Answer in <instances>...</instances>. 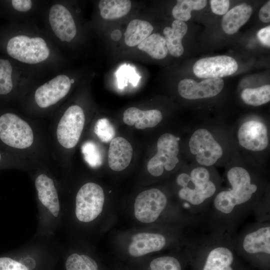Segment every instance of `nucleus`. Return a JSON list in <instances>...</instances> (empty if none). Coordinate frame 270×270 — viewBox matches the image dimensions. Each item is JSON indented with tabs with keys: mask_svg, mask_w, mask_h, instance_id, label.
Here are the masks:
<instances>
[{
	"mask_svg": "<svg viewBox=\"0 0 270 270\" xmlns=\"http://www.w3.org/2000/svg\"><path fill=\"white\" fill-rule=\"evenodd\" d=\"M1 158H2V156H1V154H0V160H1Z\"/></svg>",
	"mask_w": 270,
	"mask_h": 270,
	"instance_id": "ea45409f",
	"label": "nucleus"
},
{
	"mask_svg": "<svg viewBox=\"0 0 270 270\" xmlns=\"http://www.w3.org/2000/svg\"><path fill=\"white\" fill-rule=\"evenodd\" d=\"M214 236L203 242L208 252L202 270H233L234 242L228 236L220 234Z\"/></svg>",
	"mask_w": 270,
	"mask_h": 270,
	"instance_id": "6e6552de",
	"label": "nucleus"
},
{
	"mask_svg": "<svg viewBox=\"0 0 270 270\" xmlns=\"http://www.w3.org/2000/svg\"><path fill=\"white\" fill-rule=\"evenodd\" d=\"M224 86L221 78H206L199 82L192 79L185 78L178 84V92L188 100H197L214 97L218 95Z\"/></svg>",
	"mask_w": 270,
	"mask_h": 270,
	"instance_id": "4468645a",
	"label": "nucleus"
},
{
	"mask_svg": "<svg viewBox=\"0 0 270 270\" xmlns=\"http://www.w3.org/2000/svg\"><path fill=\"white\" fill-rule=\"evenodd\" d=\"M241 98L246 104L260 106L270 100V86L264 85L256 88H246L242 92Z\"/></svg>",
	"mask_w": 270,
	"mask_h": 270,
	"instance_id": "bb28decb",
	"label": "nucleus"
},
{
	"mask_svg": "<svg viewBox=\"0 0 270 270\" xmlns=\"http://www.w3.org/2000/svg\"><path fill=\"white\" fill-rule=\"evenodd\" d=\"M85 122L83 110L78 105L68 107L61 118L57 127L56 136L60 144L72 148L78 144Z\"/></svg>",
	"mask_w": 270,
	"mask_h": 270,
	"instance_id": "1a4fd4ad",
	"label": "nucleus"
},
{
	"mask_svg": "<svg viewBox=\"0 0 270 270\" xmlns=\"http://www.w3.org/2000/svg\"><path fill=\"white\" fill-rule=\"evenodd\" d=\"M35 186L40 202L52 215L57 217L60 212V205L53 180L46 174H41L36 178Z\"/></svg>",
	"mask_w": 270,
	"mask_h": 270,
	"instance_id": "6ab92c4d",
	"label": "nucleus"
},
{
	"mask_svg": "<svg viewBox=\"0 0 270 270\" xmlns=\"http://www.w3.org/2000/svg\"><path fill=\"white\" fill-rule=\"evenodd\" d=\"M238 68L234 58L222 55L198 60L193 66V72L200 78H220L234 74Z\"/></svg>",
	"mask_w": 270,
	"mask_h": 270,
	"instance_id": "f8f14e48",
	"label": "nucleus"
},
{
	"mask_svg": "<svg viewBox=\"0 0 270 270\" xmlns=\"http://www.w3.org/2000/svg\"><path fill=\"white\" fill-rule=\"evenodd\" d=\"M162 119V114L158 110H142L136 107L126 110L123 114L124 122L133 126L137 129L153 128L158 124Z\"/></svg>",
	"mask_w": 270,
	"mask_h": 270,
	"instance_id": "aec40b11",
	"label": "nucleus"
},
{
	"mask_svg": "<svg viewBox=\"0 0 270 270\" xmlns=\"http://www.w3.org/2000/svg\"><path fill=\"white\" fill-rule=\"evenodd\" d=\"M70 86V79L68 76L58 75L37 88L34 94L35 101L40 108H48L64 98Z\"/></svg>",
	"mask_w": 270,
	"mask_h": 270,
	"instance_id": "2eb2a0df",
	"label": "nucleus"
},
{
	"mask_svg": "<svg viewBox=\"0 0 270 270\" xmlns=\"http://www.w3.org/2000/svg\"><path fill=\"white\" fill-rule=\"evenodd\" d=\"M129 0H101L98 8L102 17L108 20L120 18L126 15L131 9Z\"/></svg>",
	"mask_w": 270,
	"mask_h": 270,
	"instance_id": "b1692460",
	"label": "nucleus"
},
{
	"mask_svg": "<svg viewBox=\"0 0 270 270\" xmlns=\"http://www.w3.org/2000/svg\"><path fill=\"white\" fill-rule=\"evenodd\" d=\"M94 132L99 139L106 143L110 142L116 134L114 126L105 118L98 120L94 126Z\"/></svg>",
	"mask_w": 270,
	"mask_h": 270,
	"instance_id": "c756f323",
	"label": "nucleus"
},
{
	"mask_svg": "<svg viewBox=\"0 0 270 270\" xmlns=\"http://www.w3.org/2000/svg\"><path fill=\"white\" fill-rule=\"evenodd\" d=\"M252 12L250 5L242 4L228 11L223 16L222 22V28L228 34H232L249 20Z\"/></svg>",
	"mask_w": 270,
	"mask_h": 270,
	"instance_id": "412c9836",
	"label": "nucleus"
},
{
	"mask_svg": "<svg viewBox=\"0 0 270 270\" xmlns=\"http://www.w3.org/2000/svg\"><path fill=\"white\" fill-rule=\"evenodd\" d=\"M104 201L102 188L94 182H87L78 190L76 198L75 214L78 220L88 222L102 212Z\"/></svg>",
	"mask_w": 270,
	"mask_h": 270,
	"instance_id": "0eeeda50",
	"label": "nucleus"
},
{
	"mask_svg": "<svg viewBox=\"0 0 270 270\" xmlns=\"http://www.w3.org/2000/svg\"><path fill=\"white\" fill-rule=\"evenodd\" d=\"M153 30L148 22L138 19L132 20L124 32L126 44L130 47L138 46L151 34Z\"/></svg>",
	"mask_w": 270,
	"mask_h": 270,
	"instance_id": "5701e85b",
	"label": "nucleus"
},
{
	"mask_svg": "<svg viewBox=\"0 0 270 270\" xmlns=\"http://www.w3.org/2000/svg\"><path fill=\"white\" fill-rule=\"evenodd\" d=\"M6 50L12 58L21 62L35 64L45 60L50 55V50L42 38H30L18 35L11 38Z\"/></svg>",
	"mask_w": 270,
	"mask_h": 270,
	"instance_id": "20e7f679",
	"label": "nucleus"
},
{
	"mask_svg": "<svg viewBox=\"0 0 270 270\" xmlns=\"http://www.w3.org/2000/svg\"><path fill=\"white\" fill-rule=\"evenodd\" d=\"M239 144L252 152L266 150L269 144L268 128L266 124L258 120H250L240 126L237 134Z\"/></svg>",
	"mask_w": 270,
	"mask_h": 270,
	"instance_id": "9b49d317",
	"label": "nucleus"
},
{
	"mask_svg": "<svg viewBox=\"0 0 270 270\" xmlns=\"http://www.w3.org/2000/svg\"><path fill=\"white\" fill-rule=\"evenodd\" d=\"M212 12L218 15H224L229 8L228 0H211L210 1Z\"/></svg>",
	"mask_w": 270,
	"mask_h": 270,
	"instance_id": "72a5a7b5",
	"label": "nucleus"
},
{
	"mask_svg": "<svg viewBox=\"0 0 270 270\" xmlns=\"http://www.w3.org/2000/svg\"><path fill=\"white\" fill-rule=\"evenodd\" d=\"M187 30V24L184 22L176 20H174L172 27L166 26L164 28L163 33L166 46L168 52L172 56L179 57L183 54L184 48L182 40Z\"/></svg>",
	"mask_w": 270,
	"mask_h": 270,
	"instance_id": "4be33fe9",
	"label": "nucleus"
},
{
	"mask_svg": "<svg viewBox=\"0 0 270 270\" xmlns=\"http://www.w3.org/2000/svg\"><path fill=\"white\" fill-rule=\"evenodd\" d=\"M260 20L264 22H270V1H268L260 9L258 13Z\"/></svg>",
	"mask_w": 270,
	"mask_h": 270,
	"instance_id": "e433bc0d",
	"label": "nucleus"
},
{
	"mask_svg": "<svg viewBox=\"0 0 270 270\" xmlns=\"http://www.w3.org/2000/svg\"><path fill=\"white\" fill-rule=\"evenodd\" d=\"M0 139L8 146L18 149L30 146L34 134L29 124L12 113L0 116Z\"/></svg>",
	"mask_w": 270,
	"mask_h": 270,
	"instance_id": "423d86ee",
	"label": "nucleus"
},
{
	"mask_svg": "<svg viewBox=\"0 0 270 270\" xmlns=\"http://www.w3.org/2000/svg\"><path fill=\"white\" fill-rule=\"evenodd\" d=\"M12 4L15 10L21 12H27L32 6V2L30 0H12Z\"/></svg>",
	"mask_w": 270,
	"mask_h": 270,
	"instance_id": "c9c22d12",
	"label": "nucleus"
},
{
	"mask_svg": "<svg viewBox=\"0 0 270 270\" xmlns=\"http://www.w3.org/2000/svg\"><path fill=\"white\" fill-rule=\"evenodd\" d=\"M82 152L86 162L92 166H100L102 157L98 146L93 142H86L82 146Z\"/></svg>",
	"mask_w": 270,
	"mask_h": 270,
	"instance_id": "2f4dec72",
	"label": "nucleus"
},
{
	"mask_svg": "<svg viewBox=\"0 0 270 270\" xmlns=\"http://www.w3.org/2000/svg\"><path fill=\"white\" fill-rule=\"evenodd\" d=\"M188 147L198 164L206 167L214 166L224 155L222 145L206 128H198L192 132Z\"/></svg>",
	"mask_w": 270,
	"mask_h": 270,
	"instance_id": "7ed1b4c3",
	"label": "nucleus"
},
{
	"mask_svg": "<svg viewBox=\"0 0 270 270\" xmlns=\"http://www.w3.org/2000/svg\"><path fill=\"white\" fill-rule=\"evenodd\" d=\"M0 270H28L23 264L8 257L0 258Z\"/></svg>",
	"mask_w": 270,
	"mask_h": 270,
	"instance_id": "473e14b6",
	"label": "nucleus"
},
{
	"mask_svg": "<svg viewBox=\"0 0 270 270\" xmlns=\"http://www.w3.org/2000/svg\"><path fill=\"white\" fill-rule=\"evenodd\" d=\"M138 48L152 58L158 60L166 58L168 52L164 38L158 33L151 34L139 44Z\"/></svg>",
	"mask_w": 270,
	"mask_h": 270,
	"instance_id": "393cba45",
	"label": "nucleus"
},
{
	"mask_svg": "<svg viewBox=\"0 0 270 270\" xmlns=\"http://www.w3.org/2000/svg\"><path fill=\"white\" fill-rule=\"evenodd\" d=\"M207 4L206 0H178L172 10L174 18L185 22L191 18L192 10H199L204 8Z\"/></svg>",
	"mask_w": 270,
	"mask_h": 270,
	"instance_id": "a878e982",
	"label": "nucleus"
},
{
	"mask_svg": "<svg viewBox=\"0 0 270 270\" xmlns=\"http://www.w3.org/2000/svg\"><path fill=\"white\" fill-rule=\"evenodd\" d=\"M226 176L228 187L220 188L208 207L216 218L228 222H228L236 220L258 206L262 188L253 173L240 164L230 166Z\"/></svg>",
	"mask_w": 270,
	"mask_h": 270,
	"instance_id": "f257e3e1",
	"label": "nucleus"
},
{
	"mask_svg": "<svg viewBox=\"0 0 270 270\" xmlns=\"http://www.w3.org/2000/svg\"><path fill=\"white\" fill-rule=\"evenodd\" d=\"M66 270H98L96 262L90 256L74 253L66 260Z\"/></svg>",
	"mask_w": 270,
	"mask_h": 270,
	"instance_id": "cd10ccee",
	"label": "nucleus"
},
{
	"mask_svg": "<svg viewBox=\"0 0 270 270\" xmlns=\"http://www.w3.org/2000/svg\"><path fill=\"white\" fill-rule=\"evenodd\" d=\"M133 150L130 144L122 137L114 138L110 144L108 162L110 168L115 171H122L130 164Z\"/></svg>",
	"mask_w": 270,
	"mask_h": 270,
	"instance_id": "a211bd4d",
	"label": "nucleus"
},
{
	"mask_svg": "<svg viewBox=\"0 0 270 270\" xmlns=\"http://www.w3.org/2000/svg\"><path fill=\"white\" fill-rule=\"evenodd\" d=\"M12 66L7 60L0 59V94L9 93L12 88Z\"/></svg>",
	"mask_w": 270,
	"mask_h": 270,
	"instance_id": "c85d7f7f",
	"label": "nucleus"
},
{
	"mask_svg": "<svg viewBox=\"0 0 270 270\" xmlns=\"http://www.w3.org/2000/svg\"><path fill=\"white\" fill-rule=\"evenodd\" d=\"M179 138L170 133L162 134L157 141V152L148 161V172L160 176L164 170H173L179 162Z\"/></svg>",
	"mask_w": 270,
	"mask_h": 270,
	"instance_id": "39448f33",
	"label": "nucleus"
},
{
	"mask_svg": "<svg viewBox=\"0 0 270 270\" xmlns=\"http://www.w3.org/2000/svg\"><path fill=\"white\" fill-rule=\"evenodd\" d=\"M49 21L56 36L62 42H70L76 36V28L70 11L64 6L56 4L49 12Z\"/></svg>",
	"mask_w": 270,
	"mask_h": 270,
	"instance_id": "dca6fc26",
	"label": "nucleus"
},
{
	"mask_svg": "<svg viewBox=\"0 0 270 270\" xmlns=\"http://www.w3.org/2000/svg\"><path fill=\"white\" fill-rule=\"evenodd\" d=\"M70 82L71 84H73L74 82V80L73 79L70 80Z\"/></svg>",
	"mask_w": 270,
	"mask_h": 270,
	"instance_id": "58836bf2",
	"label": "nucleus"
},
{
	"mask_svg": "<svg viewBox=\"0 0 270 270\" xmlns=\"http://www.w3.org/2000/svg\"><path fill=\"white\" fill-rule=\"evenodd\" d=\"M176 182L180 186L178 196L191 216L207 210L220 188V183L208 167L198 164L192 166L188 172L178 174Z\"/></svg>",
	"mask_w": 270,
	"mask_h": 270,
	"instance_id": "f03ea898",
	"label": "nucleus"
},
{
	"mask_svg": "<svg viewBox=\"0 0 270 270\" xmlns=\"http://www.w3.org/2000/svg\"><path fill=\"white\" fill-rule=\"evenodd\" d=\"M260 42L264 46H270V26H268L260 30L256 34Z\"/></svg>",
	"mask_w": 270,
	"mask_h": 270,
	"instance_id": "f704fd0d",
	"label": "nucleus"
},
{
	"mask_svg": "<svg viewBox=\"0 0 270 270\" xmlns=\"http://www.w3.org/2000/svg\"><path fill=\"white\" fill-rule=\"evenodd\" d=\"M167 202L166 194L159 189L153 188L144 190L139 194L135 200L134 216L142 222H152L164 210Z\"/></svg>",
	"mask_w": 270,
	"mask_h": 270,
	"instance_id": "9d476101",
	"label": "nucleus"
},
{
	"mask_svg": "<svg viewBox=\"0 0 270 270\" xmlns=\"http://www.w3.org/2000/svg\"><path fill=\"white\" fill-rule=\"evenodd\" d=\"M166 242L165 236L160 234L138 233L132 237V242L128 246V252L132 256H140L160 250L165 246Z\"/></svg>",
	"mask_w": 270,
	"mask_h": 270,
	"instance_id": "f3484780",
	"label": "nucleus"
},
{
	"mask_svg": "<svg viewBox=\"0 0 270 270\" xmlns=\"http://www.w3.org/2000/svg\"><path fill=\"white\" fill-rule=\"evenodd\" d=\"M150 270H181L179 261L172 256H163L153 260L150 264Z\"/></svg>",
	"mask_w": 270,
	"mask_h": 270,
	"instance_id": "7c9ffc66",
	"label": "nucleus"
},
{
	"mask_svg": "<svg viewBox=\"0 0 270 270\" xmlns=\"http://www.w3.org/2000/svg\"><path fill=\"white\" fill-rule=\"evenodd\" d=\"M234 244L236 248H242L248 254H264L270 256V224H260L250 229Z\"/></svg>",
	"mask_w": 270,
	"mask_h": 270,
	"instance_id": "ddd939ff",
	"label": "nucleus"
},
{
	"mask_svg": "<svg viewBox=\"0 0 270 270\" xmlns=\"http://www.w3.org/2000/svg\"><path fill=\"white\" fill-rule=\"evenodd\" d=\"M122 36V32L118 30H115L112 32L111 38L114 41L120 40Z\"/></svg>",
	"mask_w": 270,
	"mask_h": 270,
	"instance_id": "4c0bfd02",
	"label": "nucleus"
}]
</instances>
